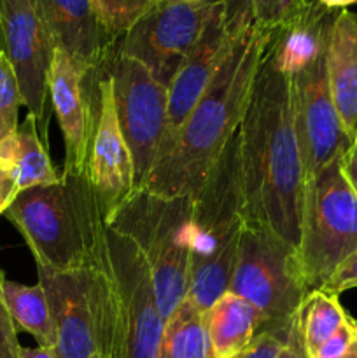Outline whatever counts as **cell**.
Returning a JSON list of instances; mask_svg holds the SVG:
<instances>
[{"label": "cell", "mask_w": 357, "mask_h": 358, "mask_svg": "<svg viewBox=\"0 0 357 358\" xmlns=\"http://www.w3.org/2000/svg\"><path fill=\"white\" fill-rule=\"evenodd\" d=\"M287 77L304 180H308L338 159L352 140L343 128L329 87L328 51Z\"/></svg>", "instance_id": "13"}, {"label": "cell", "mask_w": 357, "mask_h": 358, "mask_svg": "<svg viewBox=\"0 0 357 358\" xmlns=\"http://www.w3.org/2000/svg\"><path fill=\"white\" fill-rule=\"evenodd\" d=\"M4 217L27 241L37 273L90 268V240L105 222L88 171H62L56 184L23 189Z\"/></svg>", "instance_id": "4"}, {"label": "cell", "mask_w": 357, "mask_h": 358, "mask_svg": "<svg viewBox=\"0 0 357 358\" xmlns=\"http://www.w3.org/2000/svg\"><path fill=\"white\" fill-rule=\"evenodd\" d=\"M108 227L128 238L142 254L167 322L186 299L192 254V196H161L136 189L119 206Z\"/></svg>", "instance_id": "6"}, {"label": "cell", "mask_w": 357, "mask_h": 358, "mask_svg": "<svg viewBox=\"0 0 357 358\" xmlns=\"http://www.w3.org/2000/svg\"><path fill=\"white\" fill-rule=\"evenodd\" d=\"M41 0H0V51L9 58L23 105L37 119L38 133L48 145V79L55 55Z\"/></svg>", "instance_id": "11"}, {"label": "cell", "mask_w": 357, "mask_h": 358, "mask_svg": "<svg viewBox=\"0 0 357 358\" xmlns=\"http://www.w3.org/2000/svg\"><path fill=\"white\" fill-rule=\"evenodd\" d=\"M18 192H20V189H18L13 166L0 157V215H4L6 208L10 205Z\"/></svg>", "instance_id": "31"}, {"label": "cell", "mask_w": 357, "mask_h": 358, "mask_svg": "<svg viewBox=\"0 0 357 358\" xmlns=\"http://www.w3.org/2000/svg\"><path fill=\"white\" fill-rule=\"evenodd\" d=\"M357 287V250L352 255L345 259L342 264L336 268V271L329 276L328 282L321 287L324 292L340 296L342 292H346L350 289Z\"/></svg>", "instance_id": "29"}, {"label": "cell", "mask_w": 357, "mask_h": 358, "mask_svg": "<svg viewBox=\"0 0 357 358\" xmlns=\"http://www.w3.org/2000/svg\"><path fill=\"white\" fill-rule=\"evenodd\" d=\"M276 358H310L308 357L307 348H304L303 336H301L300 322H298V313L294 315L293 320H290L289 327V336H287V341L284 345L282 352L279 353Z\"/></svg>", "instance_id": "32"}, {"label": "cell", "mask_w": 357, "mask_h": 358, "mask_svg": "<svg viewBox=\"0 0 357 358\" xmlns=\"http://www.w3.org/2000/svg\"><path fill=\"white\" fill-rule=\"evenodd\" d=\"M4 280H6V276H4V271H2V269H0V283H2Z\"/></svg>", "instance_id": "38"}, {"label": "cell", "mask_w": 357, "mask_h": 358, "mask_svg": "<svg viewBox=\"0 0 357 358\" xmlns=\"http://www.w3.org/2000/svg\"><path fill=\"white\" fill-rule=\"evenodd\" d=\"M230 292L258 310L261 331L284 327L308 294L298 252L265 227L247 222L238 243Z\"/></svg>", "instance_id": "8"}, {"label": "cell", "mask_w": 357, "mask_h": 358, "mask_svg": "<svg viewBox=\"0 0 357 358\" xmlns=\"http://www.w3.org/2000/svg\"><path fill=\"white\" fill-rule=\"evenodd\" d=\"M205 320L216 358H233L244 353L262 329L258 310L230 290L205 311Z\"/></svg>", "instance_id": "19"}, {"label": "cell", "mask_w": 357, "mask_h": 358, "mask_svg": "<svg viewBox=\"0 0 357 358\" xmlns=\"http://www.w3.org/2000/svg\"><path fill=\"white\" fill-rule=\"evenodd\" d=\"M97 83L98 72H84L63 49H55L48 91L65 142L63 171H86L97 112Z\"/></svg>", "instance_id": "15"}, {"label": "cell", "mask_w": 357, "mask_h": 358, "mask_svg": "<svg viewBox=\"0 0 357 358\" xmlns=\"http://www.w3.org/2000/svg\"><path fill=\"white\" fill-rule=\"evenodd\" d=\"M105 37L115 44L160 0H91Z\"/></svg>", "instance_id": "24"}, {"label": "cell", "mask_w": 357, "mask_h": 358, "mask_svg": "<svg viewBox=\"0 0 357 358\" xmlns=\"http://www.w3.org/2000/svg\"><path fill=\"white\" fill-rule=\"evenodd\" d=\"M340 157L304 184L298 262L308 292L321 289L357 250V194L343 177Z\"/></svg>", "instance_id": "7"}, {"label": "cell", "mask_w": 357, "mask_h": 358, "mask_svg": "<svg viewBox=\"0 0 357 358\" xmlns=\"http://www.w3.org/2000/svg\"><path fill=\"white\" fill-rule=\"evenodd\" d=\"M340 168H342L345 180L349 182L352 191L357 194V135L352 138L349 149L340 157Z\"/></svg>", "instance_id": "33"}, {"label": "cell", "mask_w": 357, "mask_h": 358, "mask_svg": "<svg viewBox=\"0 0 357 358\" xmlns=\"http://www.w3.org/2000/svg\"><path fill=\"white\" fill-rule=\"evenodd\" d=\"M328 79L346 135H357V14L342 9L328 45Z\"/></svg>", "instance_id": "18"}, {"label": "cell", "mask_w": 357, "mask_h": 358, "mask_svg": "<svg viewBox=\"0 0 357 358\" xmlns=\"http://www.w3.org/2000/svg\"><path fill=\"white\" fill-rule=\"evenodd\" d=\"M255 21L261 27L273 28L290 16L301 0H248Z\"/></svg>", "instance_id": "27"}, {"label": "cell", "mask_w": 357, "mask_h": 358, "mask_svg": "<svg viewBox=\"0 0 357 358\" xmlns=\"http://www.w3.org/2000/svg\"><path fill=\"white\" fill-rule=\"evenodd\" d=\"M20 358H58L55 350L44 348V346H35V348H24L21 346Z\"/></svg>", "instance_id": "34"}, {"label": "cell", "mask_w": 357, "mask_h": 358, "mask_svg": "<svg viewBox=\"0 0 357 358\" xmlns=\"http://www.w3.org/2000/svg\"><path fill=\"white\" fill-rule=\"evenodd\" d=\"M0 292L16 331L28 332L38 346L55 350L56 327L41 283L23 285L6 278L0 283Z\"/></svg>", "instance_id": "21"}, {"label": "cell", "mask_w": 357, "mask_h": 358, "mask_svg": "<svg viewBox=\"0 0 357 358\" xmlns=\"http://www.w3.org/2000/svg\"><path fill=\"white\" fill-rule=\"evenodd\" d=\"M156 358H216L205 311L188 297L164 322Z\"/></svg>", "instance_id": "22"}, {"label": "cell", "mask_w": 357, "mask_h": 358, "mask_svg": "<svg viewBox=\"0 0 357 358\" xmlns=\"http://www.w3.org/2000/svg\"><path fill=\"white\" fill-rule=\"evenodd\" d=\"M272 28H247L192 110L158 157L140 189L161 196H192L244 121Z\"/></svg>", "instance_id": "2"}, {"label": "cell", "mask_w": 357, "mask_h": 358, "mask_svg": "<svg viewBox=\"0 0 357 358\" xmlns=\"http://www.w3.org/2000/svg\"><path fill=\"white\" fill-rule=\"evenodd\" d=\"M342 358H357V343Z\"/></svg>", "instance_id": "36"}, {"label": "cell", "mask_w": 357, "mask_h": 358, "mask_svg": "<svg viewBox=\"0 0 357 358\" xmlns=\"http://www.w3.org/2000/svg\"><path fill=\"white\" fill-rule=\"evenodd\" d=\"M108 76L115 115L135 166L136 189L160 157L168 122V90L136 59L112 48L100 66Z\"/></svg>", "instance_id": "9"}, {"label": "cell", "mask_w": 357, "mask_h": 358, "mask_svg": "<svg viewBox=\"0 0 357 358\" xmlns=\"http://www.w3.org/2000/svg\"><path fill=\"white\" fill-rule=\"evenodd\" d=\"M94 126L88 150L86 171L105 220L114 215L136 191L135 166L115 115L108 76L98 69Z\"/></svg>", "instance_id": "14"}, {"label": "cell", "mask_w": 357, "mask_h": 358, "mask_svg": "<svg viewBox=\"0 0 357 358\" xmlns=\"http://www.w3.org/2000/svg\"><path fill=\"white\" fill-rule=\"evenodd\" d=\"M88 252L97 353L105 358H156L164 320L139 248L104 222L94 229Z\"/></svg>", "instance_id": "3"}, {"label": "cell", "mask_w": 357, "mask_h": 358, "mask_svg": "<svg viewBox=\"0 0 357 358\" xmlns=\"http://www.w3.org/2000/svg\"><path fill=\"white\" fill-rule=\"evenodd\" d=\"M4 161L13 166L20 191L56 184L62 178V173L55 170L49 159L48 145L38 133L37 119L31 114H27L24 121L18 126L16 135L4 154Z\"/></svg>", "instance_id": "20"}, {"label": "cell", "mask_w": 357, "mask_h": 358, "mask_svg": "<svg viewBox=\"0 0 357 358\" xmlns=\"http://www.w3.org/2000/svg\"><path fill=\"white\" fill-rule=\"evenodd\" d=\"M93 358H105V357H102V355H100V353H97V355H94Z\"/></svg>", "instance_id": "40"}, {"label": "cell", "mask_w": 357, "mask_h": 358, "mask_svg": "<svg viewBox=\"0 0 357 358\" xmlns=\"http://www.w3.org/2000/svg\"><path fill=\"white\" fill-rule=\"evenodd\" d=\"M160 2H192V0H160Z\"/></svg>", "instance_id": "37"}, {"label": "cell", "mask_w": 357, "mask_h": 358, "mask_svg": "<svg viewBox=\"0 0 357 358\" xmlns=\"http://www.w3.org/2000/svg\"><path fill=\"white\" fill-rule=\"evenodd\" d=\"M290 322L284 327L279 329H265L259 332L251 343L247 350H245L244 358H276L279 353L282 352L284 345L289 336Z\"/></svg>", "instance_id": "26"}, {"label": "cell", "mask_w": 357, "mask_h": 358, "mask_svg": "<svg viewBox=\"0 0 357 358\" xmlns=\"http://www.w3.org/2000/svg\"><path fill=\"white\" fill-rule=\"evenodd\" d=\"M245 353V352H244ZM244 353H240V355H237V357H233V358H244Z\"/></svg>", "instance_id": "39"}, {"label": "cell", "mask_w": 357, "mask_h": 358, "mask_svg": "<svg viewBox=\"0 0 357 358\" xmlns=\"http://www.w3.org/2000/svg\"><path fill=\"white\" fill-rule=\"evenodd\" d=\"M245 219L240 128L192 194V254L188 299L206 311L230 290Z\"/></svg>", "instance_id": "5"}, {"label": "cell", "mask_w": 357, "mask_h": 358, "mask_svg": "<svg viewBox=\"0 0 357 358\" xmlns=\"http://www.w3.org/2000/svg\"><path fill=\"white\" fill-rule=\"evenodd\" d=\"M338 297L340 296H332L321 289L312 290L307 294L298 310L301 336H303L304 348L310 358L342 327V324L349 317V313L340 304Z\"/></svg>", "instance_id": "23"}, {"label": "cell", "mask_w": 357, "mask_h": 358, "mask_svg": "<svg viewBox=\"0 0 357 358\" xmlns=\"http://www.w3.org/2000/svg\"><path fill=\"white\" fill-rule=\"evenodd\" d=\"M20 350L18 331L0 292V358H20Z\"/></svg>", "instance_id": "30"}, {"label": "cell", "mask_w": 357, "mask_h": 358, "mask_svg": "<svg viewBox=\"0 0 357 358\" xmlns=\"http://www.w3.org/2000/svg\"><path fill=\"white\" fill-rule=\"evenodd\" d=\"M220 3L223 0L158 2L115 42V49L142 63L168 90Z\"/></svg>", "instance_id": "10"}, {"label": "cell", "mask_w": 357, "mask_h": 358, "mask_svg": "<svg viewBox=\"0 0 357 358\" xmlns=\"http://www.w3.org/2000/svg\"><path fill=\"white\" fill-rule=\"evenodd\" d=\"M254 21L248 0H223L168 87V122L161 152Z\"/></svg>", "instance_id": "12"}, {"label": "cell", "mask_w": 357, "mask_h": 358, "mask_svg": "<svg viewBox=\"0 0 357 358\" xmlns=\"http://www.w3.org/2000/svg\"><path fill=\"white\" fill-rule=\"evenodd\" d=\"M240 159L247 222L265 227L298 252L307 180L289 77L273 62L268 44L240 124Z\"/></svg>", "instance_id": "1"}, {"label": "cell", "mask_w": 357, "mask_h": 358, "mask_svg": "<svg viewBox=\"0 0 357 358\" xmlns=\"http://www.w3.org/2000/svg\"><path fill=\"white\" fill-rule=\"evenodd\" d=\"M56 48L63 49L84 72H98L112 44L105 37L91 0H41Z\"/></svg>", "instance_id": "17"}, {"label": "cell", "mask_w": 357, "mask_h": 358, "mask_svg": "<svg viewBox=\"0 0 357 358\" xmlns=\"http://www.w3.org/2000/svg\"><path fill=\"white\" fill-rule=\"evenodd\" d=\"M318 2L324 3L326 7H329V9L342 10V9H346L349 6H352V3H357V0H318Z\"/></svg>", "instance_id": "35"}, {"label": "cell", "mask_w": 357, "mask_h": 358, "mask_svg": "<svg viewBox=\"0 0 357 358\" xmlns=\"http://www.w3.org/2000/svg\"><path fill=\"white\" fill-rule=\"evenodd\" d=\"M23 105L16 72L9 58L0 51V157L4 159L7 147L18 131V114Z\"/></svg>", "instance_id": "25"}, {"label": "cell", "mask_w": 357, "mask_h": 358, "mask_svg": "<svg viewBox=\"0 0 357 358\" xmlns=\"http://www.w3.org/2000/svg\"><path fill=\"white\" fill-rule=\"evenodd\" d=\"M357 343V320L349 315L342 327L315 352L312 358H342Z\"/></svg>", "instance_id": "28"}, {"label": "cell", "mask_w": 357, "mask_h": 358, "mask_svg": "<svg viewBox=\"0 0 357 358\" xmlns=\"http://www.w3.org/2000/svg\"><path fill=\"white\" fill-rule=\"evenodd\" d=\"M56 327L58 358H93L97 355L88 273H38Z\"/></svg>", "instance_id": "16"}]
</instances>
